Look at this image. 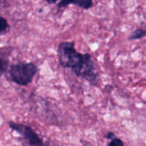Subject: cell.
<instances>
[{
	"mask_svg": "<svg viewBox=\"0 0 146 146\" xmlns=\"http://www.w3.org/2000/svg\"><path fill=\"white\" fill-rule=\"evenodd\" d=\"M57 56L59 64L72 71L84 61L85 54H81L76 48L74 41H62L57 47Z\"/></svg>",
	"mask_w": 146,
	"mask_h": 146,
	"instance_id": "cell-1",
	"label": "cell"
},
{
	"mask_svg": "<svg viewBox=\"0 0 146 146\" xmlns=\"http://www.w3.org/2000/svg\"><path fill=\"white\" fill-rule=\"evenodd\" d=\"M38 72V67L32 62H18L11 64L9 68L11 80L17 85L27 86Z\"/></svg>",
	"mask_w": 146,
	"mask_h": 146,
	"instance_id": "cell-2",
	"label": "cell"
},
{
	"mask_svg": "<svg viewBox=\"0 0 146 146\" xmlns=\"http://www.w3.org/2000/svg\"><path fill=\"white\" fill-rule=\"evenodd\" d=\"M71 71L77 77L86 80L94 86L99 83V74L97 72L96 66L91 54H85L82 63Z\"/></svg>",
	"mask_w": 146,
	"mask_h": 146,
	"instance_id": "cell-3",
	"label": "cell"
},
{
	"mask_svg": "<svg viewBox=\"0 0 146 146\" xmlns=\"http://www.w3.org/2000/svg\"><path fill=\"white\" fill-rule=\"evenodd\" d=\"M8 125L11 130L22 137L28 146H46L42 138L29 125L12 121H9Z\"/></svg>",
	"mask_w": 146,
	"mask_h": 146,
	"instance_id": "cell-4",
	"label": "cell"
},
{
	"mask_svg": "<svg viewBox=\"0 0 146 146\" xmlns=\"http://www.w3.org/2000/svg\"><path fill=\"white\" fill-rule=\"evenodd\" d=\"M74 4L84 9H90L94 5V0H60L57 4L58 8H64Z\"/></svg>",
	"mask_w": 146,
	"mask_h": 146,
	"instance_id": "cell-5",
	"label": "cell"
},
{
	"mask_svg": "<svg viewBox=\"0 0 146 146\" xmlns=\"http://www.w3.org/2000/svg\"><path fill=\"white\" fill-rule=\"evenodd\" d=\"M146 36V29H136L135 31H133L131 35L128 36L129 40H137L141 39V38H144Z\"/></svg>",
	"mask_w": 146,
	"mask_h": 146,
	"instance_id": "cell-6",
	"label": "cell"
},
{
	"mask_svg": "<svg viewBox=\"0 0 146 146\" xmlns=\"http://www.w3.org/2000/svg\"><path fill=\"white\" fill-rule=\"evenodd\" d=\"M10 26L4 17H0V35L4 36L9 31Z\"/></svg>",
	"mask_w": 146,
	"mask_h": 146,
	"instance_id": "cell-7",
	"label": "cell"
},
{
	"mask_svg": "<svg viewBox=\"0 0 146 146\" xmlns=\"http://www.w3.org/2000/svg\"><path fill=\"white\" fill-rule=\"evenodd\" d=\"M107 146H124V143L122 140L115 137L113 139L111 140Z\"/></svg>",
	"mask_w": 146,
	"mask_h": 146,
	"instance_id": "cell-8",
	"label": "cell"
},
{
	"mask_svg": "<svg viewBox=\"0 0 146 146\" xmlns=\"http://www.w3.org/2000/svg\"><path fill=\"white\" fill-rule=\"evenodd\" d=\"M0 73H1V76H2L5 74L7 68H8V61L1 57V65H0Z\"/></svg>",
	"mask_w": 146,
	"mask_h": 146,
	"instance_id": "cell-9",
	"label": "cell"
},
{
	"mask_svg": "<svg viewBox=\"0 0 146 146\" xmlns=\"http://www.w3.org/2000/svg\"><path fill=\"white\" fill-rule=\"evenodd\" d=\"M115 137H116V135H115V134L113 132H112V131H108V132L107 133L106 135V138L109 139L110 141L113 139V138H115Z\"/></svg>",
	"mask_w": 146,
	"mask_h": 146,
	"instance_id": "cell-10",
	"label": "cell"
},
{
	"mask_svg": "<svg viewBox=\"0 0 146 146\" xmlns=\"http://www.w3.org/2000/svg\"><path fill=\"white\" fill-rule=\"evenodd\" d=\"M45 1L49 4H56V2H58V0H45Z\"/></svg>",
	"mask_w": 146,
	"mask_h": 146,
	"instance_id": "cell-11",
	"label": "cell"
}]
</instances>
